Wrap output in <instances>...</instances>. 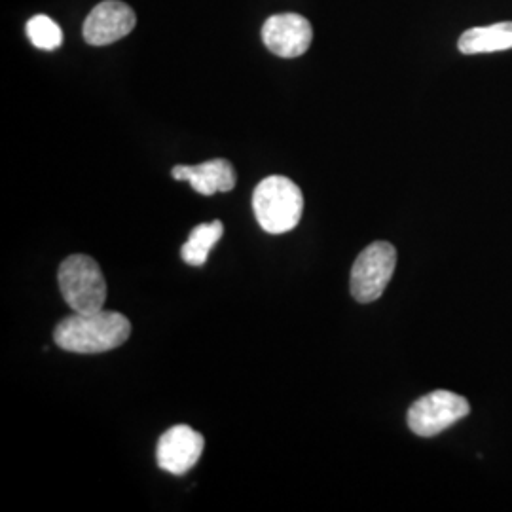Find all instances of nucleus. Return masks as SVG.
Masks as SVG:
<instances>
[{
  "mask_svg": "<svg viewBox=\"0 0 512 512\" xmlns=\"http://www.w3.org/2000/svg\"><path fill=\"white\" fill-rule=\"evenodd\" d=\"M511 48L512 21L469 29L458 40V50L465 55L494 54Z\"/></svg>",
  "mask_w": 512,
  "mask_h": 512,
  "instance_id": "9d476101",
  "label": "nucleus"
},
{
  "mask_svg": "<svg viewBox=\"0 0 512 512\" xmlns=\"http://www.w3.org/2000/svg\"><path fill=\"white\" fill-rule=\"evenodd\" d=\"M137 23L135 12L122 0H105L97 4L84 21V38L92 46H107L128 37Z\"/></svg>",
  "mask_w": 512,
  "mask_h": 512,
  "instance_id": "6e6552de",
  "label": "nucleus"
},
{
  "mask_svg": "<svg viewBox=\"0 0 512 512\" xmlns=\"http://www.w3.org/2000/svg\"><path fill=\"white\" fill-rule=\"evenodd\" d=\"M262 40L272 54L294 59L310 50L313 29L300 14H275L264 23Z\"/></svg>",
  "mask_w": 512,
  "mask_h": 512,
  "instance_id": "423d86ee",
  "label": "nucleus"
},
{
  "mask_svg": "<svg viewBox=\"0 0 512 512\" xmlns=\"http://www.w3.org/2000/svg\"><path fill=\"white\" fill-rule=\"evenodd\" d=\"M222 234H224V224L220 220L198 224L196 228H192L181 249L184 262L190 266H205L209 253L222 238Z\"/></svg>",
  "mask_w": 512,
  "mask_h": 512,
  "instance_id": "9b49d317",
  "label": "nucleus"
},
{
  "mask_svg": "<svg viewBox=\"0 0 512 512\" xmlns=\"http://www.w3.org/2000/svg\"><path fill=\"white\" fill-rule=\"evenodd\" d=\"M253 209L260 228L268 234H287L298 226L304 211L302 190L287 177L272 175L260 181L253 194Z\"/></svg>",
  "mask_w": 512,
  "mask_h": 512,
  "instance_id": "f03ea898",
  "label": "nucleus"
},
{
  "mask_svg": "<svg viewBox=\"0 0 512 512\" xmlns=\"http://www.w3.org/2000/svg\"><path fill=\"white\" fill-rule=\"evenodd\" d=\"M171 177L186 181L203 196H213L217 192H230L236 186V169L228 160H209L200 165H175Z\"/></svg>",
  "mask_w": 512,
  "mask_h": 512,
  "instance_id": "1a4fd4ad",
  "label": "nucleus"
},
{
  "mask_svg": "<svg viewBox=\"0 0 512 512\" xmlns=\"http://www.w3.org/2000/svg\"><path fill=\"white\" fill-rule=\"evenodd\" d=\"M131 323L118 311L76 313L59 321L54 330V342L69 353L95 355L120 348L128 342Z\"/></svg>",
  "mask_w": 512,
  "mask_h": 512,
  "instance_id": "f257e3e1",
  "label": "nucleus"
},
{
  "mask_svg": "<svg viewBox=\"0 0 512 512\" xmlns=\"http://www.w3.org/2000/svg\"><path fill=\"white\" fill-rule=\"evenodd\" d=\"M27 35L29 40L46 52L57 50L63 44V31L55 23L54 19L38 14L35 18L29 19L27 23Z\"/></svg>",
  "mask_w": 512,
  "mask_h": 512,
  "instance_id": "f8f14e48",
  "label": "nucleus"
},
{
  "mask_svg": "<svg viewBox=\"0 0 512 512\" xmlns=\"http://www.w3.org/2000/svg\"><path fill=\"white\" fill-rule=\"evenodd\" d=\"M471 406L452 391H433L418 399L408 410V427L418 437H435L444 429L467 418Z\"/></svg>",
  "mask_w": 512,
  "mask_h": 512,
  "instance_id": "39448f33",
  "label": "nucleus"
},
{
  "mask_svg": "<svg viewBox=\"0 0 512 512\" xmlns=\"http://www.w3.org/2000/svg\"><path fill=\"white\" fill-rule=\"evenodd\" d=\"M59 289L67 306L76 313L103 310L107 300V281L99 264L88 255L65 258L59 266Z\"/></svg>",
  "mask_w": 512,
  "mask_h": 512,
  "instance_id": "7ed1b4c3",
  "label": "nucleus"
},
{
  "mask_svg": "<svg viewBox=\"0 0 512 512\" xmlns=\"http://www.w3.org/2000/svg\"><path fill=\"white\" fill-rule=\"evenodd\" d=\"M203 446L205 440L198 431L188 425H175L158 440V467L171 475H184L202 458Z\"/></svg>",
  "mask_w": 512,
  "mask_h": 512,
  "instance_id": "0eeeda50",
  "label": "nucleus"
},
{
  "mask_svg": "<svg viewBox=\"0 0 512 512\" xmlns=\"http://www.w3.org/2000/svg\"><path fill=\"white\" fill-rule=\"evenodd\" d=\"M397 266V251L387 241L368 245L351 268V294L357 302L370 304L384 294Z\"/></svg>",
  "mask_w": 512,
  "mask_h": 512,
  "instance_id": "20e7f679",
  "label": "nucleus"
}]
</instances>
